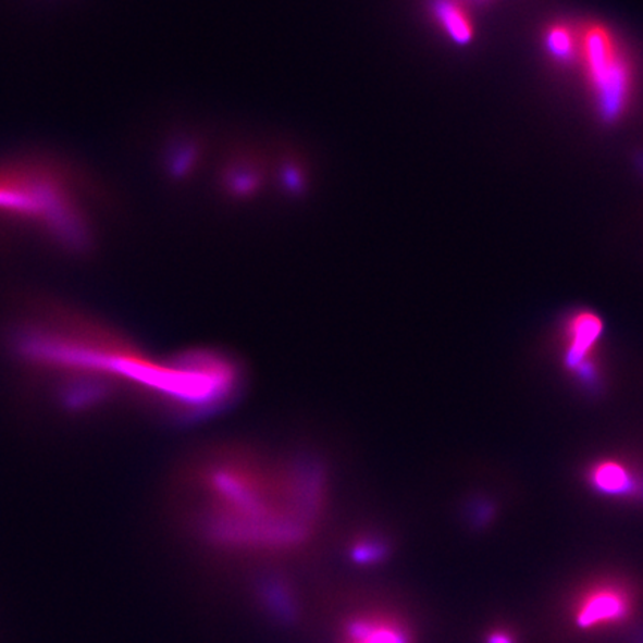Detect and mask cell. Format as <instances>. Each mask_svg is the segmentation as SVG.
I'll return each mask as SVG.
<instances>
[{"mask_svg": "<svg viewBox=\"0 0 643 643\" xmlns=\"http://www.w3.org/2000/svg\"><path fill=\"white\" fill-rule=\"evenodd\" d=\"M177 489L213 544L246 552H285L321 525L333 480L306 453L232 444L201 453Z\"/></svg>", "mask_w": 643, "mask_h": 643, "instance_id": "1", "label": "cell"}, {"mask_svg": "<svg viewBox=\"0 0 643 643\" xmlns=\"http://www.w3.org/2000/svg\"><path fill=\"white\" fill-rule=\"evenodd\" d=\"M8 346L27 379L75 411L125 396L149 404L161 358L108 323L59 305L24 310L12 322Z\"/></svg>", "mask_w": 643, "mask_h": 643, "instance_id": "2", "label": "cell"}, {"mask_svg": "<svg viewBox=\"0 0 643 643\" xmlns=\"http://www.w3.org/2000/svg\"><path fill=\"white\" fill-rule=\"evenodd\" d=\"M0 221L72 252L90 246L92 225L74 176L34 160L0 163Z\"/></svg>", "mask_w": 643, "mask_h": 643, "instance_id": "3", "label": "cell"}, {"mask_svg": "<svg viewBox=\"0 0 643 643\" xmlns=\"http://www.w3.org/2000/svg\"><path fill=\"white\" fill-rule=\"evenodd\" d=\"M585 84L602 120L614 123L632 102L634 67L621 39L605 24L578 26V54Z\"/></svg>", "mask_w": 643, "mask_h": 643, "instance_id": "4", "label": "cell"}, {"mask_svg": "<svg viewBox=\"0 0 643 643\" xmlns=\"http://www.w3.org/2000/svg\"><path fill=\"white\" fill-rule=\"evenodd\" d=\"M601 323L590 313L577 314L570 318L565 327L566 356L573 370L582 371V363L588 366V355L596 345Z\"/></svg>", "mask_w": 643, "mask_h": 643, "instance_id": "5", "label": "cell"}, {"mask_svg": "<svg viewBox=\"0 0 643 643\" xmlns=\"http://www.w3.org/2000/svg\"><path fill=\"white\" fill-rule=\"evenodd\" d=\"M432 17L453 42L467 44L474 35L469 7L460 0H432Z\"/></svg>", "mask_w": 643, "mask_h": 643, "instance_id": "6", "label": "cell"}, {"mask_svg": "<svg viewBox=\"0 0 643 643\" xmlns=\"http://www.w3.org/2000/svg\"><path fill=\"white\" fill-rule=\"evenodd\" d=\"M544 48L554 63L573 66L578 54V27L566 23L549 24L544 34Z\"/></svg>", "mask_w": 643, "mask_h": 643, "instance_id": "7", "label": "cell"}, {"mask_svg": "<svg viewBox=\"0 0 643 643\" xmlns=\"http://www.w3.org/2000/svg\"><path fill=\"white\" fill-rule=\"evenodd\" d=\"M626 602L616 592H598L582 605L578 614V622L582 627L598 625L604 621H617L625 617Z\"/></svg>", "mask_w": 643, "mask_h": 643, "instance_id": "8", "label": "cell"}, {"mask_svg": "<svg viewBox=\"0 0 643 643\" xmlns=\"http://www.w3.org/2000/svg\"><path fill=\"white\" fill-rule=\"evenodd\" d=\"M350 643H408L403 627L389 620H370L362 618L349 626Z\"/></svg>", "mask_w": 643, "mask_h": 643, "instance_id": "9", "label": "cell"}, {"mask_svg": "<svg viewBox=\"0 0 643 643\" xmlns=\"http://www.w3.org/2000/svg\"><path fill=\"white\" fill-rule=\"evenodd\" d=\"M491 643H511V641L507 636H504V634H493Z\"/></svg>", "mask_w": 643, "mask_h": 643, "instance_id": "10", "label": "cell"}, {"mask_svg": "<svg viewBox=\"0 0 643 643\" xmlns=\"http://www.w3.org/2000/svg\"><path fill=\"white\" fill-rule=\"evenodd\" d=\"M460 2L465 3V5L471 7L475 5V3H487L489 0H460Z\"/></svg>", "mask_w": 643, "mask_h": 643, "instance_id": "11", "label": "cell"}]
</instances>
